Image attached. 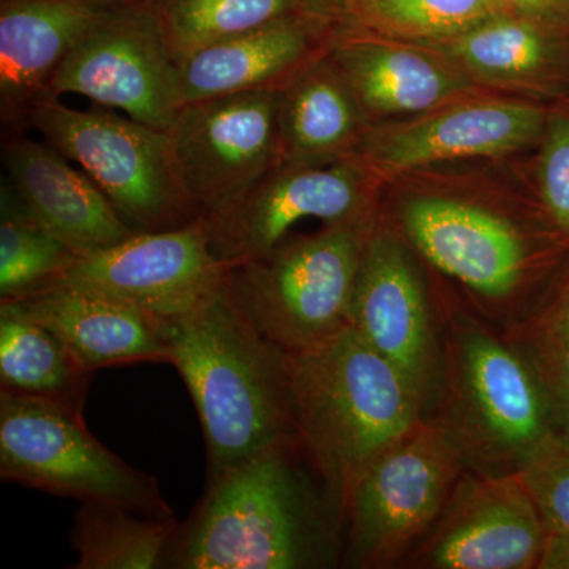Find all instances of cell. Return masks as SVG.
Returning <instances> with one entry per match:
<instances>
[{
    "label": "cell",
    "instance_id": "6da1fadb",
    "mask_svg": "<svg viewBox=\"0 0 569 569\" xmlns=\"http://www.w3.org/2000/svg\"><path fill=\"white\" fill-rule=\"evenodd\" d=\"M378 216L501 331L538 305L569 238L531 186L526 156L430 164L381 183Z\"/></svg>",
    "mask_w": 569,
    "mask_h": 569
},
{
    "label": "cell",
    "instance_id": "7a4b0ae2",
    "mask_svg": "<svg viewBox=\"0 0 569 569\" xmlns=\"http://www.w3.org/2000/svg\"><path fill=\"white\" fill-rule=\"evenodd\" d=\"M343 548L342 511L295 438L208 479L167 568H329Z\"/></svg>",
    "mask_w": 569,
    "mask_h": 569
},
{
    "label": "cell",
    "instance_id": "3957f363",
    "mask_svg": "<svg viewBox=\"0 0 569 569\" xmlns=\"http://www.w3.org/2000/svg\"><path fill=\"white\" fill-rule=\"evenodd\" d=\"M291 353L247 316L224 282L168 320V365L192 397L208 455V479L264 449L298 438L291 406Z\"/></svg>",
    "mask_w": 569,
    "mask_h": 569
},
{
    "label": "cell",
    "instance_id": "277c9868",
    "mask_svg": "<svg viewBox=\"0 0 569 569\" xmlns=\"http://www.w3.org/2000/svg\"><path fill=\"white\" fill-rule=\"evenodd\" d=\"M430 277L441 367L427 418L443 430L466 470L518 473L557 430L545 395L501 329L468 306L443 277L433 271Z\"/></svg>",
    "mask_w": 569,
    "mask_h": 569
},
{
    "label": "cell",
    "instance_id": "5b68a950",
    "mask_svg": "<svg viewBox=\"0 0 569 569\" xmlns=\"http://www.w3.org/2000/svg\"><path fill=\"white\" fill-rule=\"evenodd\" d=\"M290 369L299 443L343 515L355 479L425 410L399 370L350 325L291 355Z\"/></svg>",
    "mask_w": 569,
    "mask_h": 569
},
{
    "label": "cell",
    "instance_id": "8992f818",
    "mask_svg": "<svg viewBox=\"0 0 569 569\" xmlns=\"http://www.w3.org/2000/svg\"><path fill=\"white\" fill-rule=\"evenodd\" d=\"M377 213L287 236L268 252L228 268L239 305L277 347L302 353L347 328Z\"/></svg>",
    "mask_w": 569,
    "mask_h": 569
},
{
    "label": "cell",
    "instance_id": "52a82bcc",
    "mask_svg": "<svg viewBox=\"0 0 569 569\" xmlns=\"http://www.w3.org/2000/svg\"><path fill=\"white\" fill-rule=\"evenodd\" d=\"M28 123L97 183L134 233L174 230L204 216L182 186L164 130L73 110L56 97L40 100Z\"/></svg>",
    "mask_w": 569,
    "mask_h": 569
},
{
    "label": "cell",
    "instance_id": "ba28073f",
    "mask_svg": "<svg viewBox=\"0 0 569 569\" xmlns=\"http://www.w3.org/2000/svg\"><path fill=\"white\" fill-rule=\"evenodd\" d=\"M0 478L52 496L174 516L159 481L89 432L77 408L0 391Z\"/></svg>",
    "mask_w": 569,
    "mask_h": 569
},
{
    "label": "cell",
    "instance_id": "9c48e42d",
    "mask_svg": "<svg viewBox=\"0 0 569 569\" xmlns=\"http://www.w3.org/2000/svg\"><path fill=\"white\" fill-rule=\"evenodd\" d=\"M463 470L443 430L432 419L419 421L351 485L342 567H400L440 516Z\"/></svg>",
    "mask_w": 569,
    "mask_h": 569
},
{
    "label": "cell",
    "instance_id": "30bf717a",
    "mask_svg": "<svg viewBox=\"0 0 569 569\" xmlns=\"http://www.w3.org/2000/svg\"><path fill=\"white\" fill-rule=\"evenodd\" d=\"M348 325L399 370L429 417L441 367L432 277L378 213L359 266Z\"/></svg>",
    "mask_w": 569,
    "mask_h": 569
},
{
    "label": "cell",
    "instance_id": "8fae6325",
    "mask_svg": "<svg viewBox=\"0 0 569 569\" xmlns=\"http://www.w3.org/2000/svg\"><path fill=\"white\" fill-rule=\"evenodd\" d=\"M381 183L355 156L335 163L274 167L204 213L209 244L233 268L271 250L302 220L328 224L376 212Z\"/></svg>",
    "mask_w": 569,
    "mask_h": 569
},
{
    "label": "cell",
    "instance_id": "7c38bea8",
    "mask_svg": "<svg viewBox=\"0 0 569 569\" xmlns=\"http://www.w3.org/2000/svg\"><path fill=\"white\" fill-rule=\"evenodd\" d=\"M550 104L479 92L433 110L370 123L353 156L380 179L467 160L509 159L533 151Z\"/></svg>",
    "mask_w": 569,
    "mask_h": 569
},
{
    "label": "cell",
    "instance_id": "4fadbf2b",
    "mask_svg": "<svg viewBox=\"0 0 569 569\" xmlns=\"http://www.w3.org/2000/svg\"><path fill=\"white\" fill-rule=\"evenodd\" d=\"M77 93L168 130L182 108L179 66L140 0H122L59 66L47 96ZM43 100V99H41Z\"/></svg>",
    "mask_w": 569,
    "mask_h": 569
},
{
    "label": "cell",
    "instance_id": "5bb4252c",
    "mask_svg": "<svg viewBox=\"0 0 569 569\" xmlns=\"http://www.w3.org/2000/svg\"><path fill=\"white\" fill-rule=\"evenodd\" d=\"M548 526L518 473L463 470L447 505L400 567L538 569Z\"/></svg>",
    "mask_w": 569,
    "mask_h": 569
},
{
    "label": "cell",
    "instance_id": "9a60e30c",
    "mask_svg": "<svg viewBox=\"0 0 569 569\" xmlns=\"http://www.w3.org/2000/svg\"><path fill=\"white\" fill-rule=\"evenodd\" d=\"M280 91L263 89L182 104L168 134L182 186L203 213L276 167Z\"/></svg>",
    "mask_w": 569,
    "mask_h": 569
},
{
    "label": "cell",
    "instance_id": "2e32d148",
    "mask_svg": "<svg viewBox=\"0 0 569 569\" xmlns=\"http://www.w3.org/2000/svg\"><path fill=\"white\" fill-rule=\"evenodd\" d=\"M203 216L186 227L134 233L103 252L78 258L59 284L81 288L173 320L224 282Z\"/></svg>",
    "mask_w": 569,
    "mask_h": 569
},
{
    "label": "cell",
    "instance_id": "e0dca14e",
    "mask_svg": "<svg viewBox=\"0 0 569 569\" xmlns=\"http://www.w3.org/2000/svg\"><path fill=\"white\" fill-rule=\"evenodd\" d=\"M328 56L370 123L407 118L462 97L490 92L432 48L342 26Z\"/></svg>",
    "mask_w": 569,
    "mask_h": 569
},
{
    "label": "cell",
    "instance_id": "ac0fdd59",
    "mask_svg": "<svg viewBox=\"0 0 569 569\" xmlns=\"http://www.w3.org/2000/svg\"><path fill=\"white\" fill-rule=\"evenodd\" d=\"M337 31V22L299 13L208 44L179 63L182 104L283 89L328 54Z\"/></svg>",
    "mask_w": 569,
    "mask_h": 569
},
{
    "label": "cell",
    "instance_id": "d6986e66",
    "mask_svg": "<svg viewBox=\"0 0 569 569\" xmlns=\"http://www.w3.org/2000/svg\"><path fill=\"white\" fill-rule=\"evenodd\" d=\"M7 181L33 219L78 257L103 252L134 234L84 171L47 141L3 142Z\"/></svg>",
    "mask_w": 569,
    "mask_h": 569
},
{
    "label": "cell",
    "instance_id": "ffe728a7",
    "mask_svg": "<svg viewBox=\"0 0 569 569\" xmlns=\"http://www.w3.org/2000/svg\"><path fill=\"white\" fill-rule=\"evenodd\" d=\"M122 0H0V108L28 123L52 74L93 26Z\"/></svg>",
    "mask_w": 569,
    "mask_h": 569
},
{
    "label": "cell",
    "instance_id": "44dd1931",
    "mask_svg": "<svg viewBox=\"0 0 569 569\" xmlns=\"http://www.w3.org/2000/svg\"><path fill=\"white\" fill-rule=\"evenodd\" d=\"M427 47L447 56L486 91L545 104L569 100V33L500 14Z\"/></svg>",
    "mask_w": 569,
    "mask_h": 569
},
{
    "label": "cell",
    "instance_id": "7402d4cb",
    "mask_svg": "<svg viewBox=\"0 0 569 569\" xmlns=\"http://www.w3.org/2000/svg\"><path fill=\"white\" fill-rule=\"evenodd\" d=\"M10 302L58 336L89 372L168 362V320L126 302L70 284Z\"/></svg>",
    "mask_w": 569,
    "mask_h": 569
},
{
    "label": "cell",
    "instance_id": "603a6c76",
    "mask_svg": "<svg viewBox=\"0 0 569 569\" xmlns=\"http://www.w3.org/2000/svg\"><path fill=\"white\" fill-rule=\"evenodd\" d=\"M370 122L329 56L280 91L276 167L339 162L353 156Z\"/></svg>",
    "mask_w": 569,
    "mask_h": 569
},
{
    "label": "cell",
    "instance_id": "cb8c5ba5",
    "mask_svg": "<svg viewBox=\"0 0 569 569\" xmlns=\"http://www.w3.org/2000/svg\"><path fill=\"white\" fill-rule=\"evenodd\" d=\"M92 372L14 302H0V391L84 408Z\"/></svg>",
    "mask_w": 569,
    "mask_h": 569
},
{
    "label": "cell",
    "instance_id": "d4e9b609",
    "mask_svg": "<svg viewBox=\"0 0 569 569\" xmlns=\"http://www.w3.org/2000/svg\"><path fill=\"white\" fill-rule=\"evenodd\" d=\"M178 529L174 516L163 518L119 503L84 501L70 531L71 548L78 556L71 568H167Z\"/></svg>",
    "mask_w": 569,
    "mask_h": 569
},
{
    "label": "cell",
    "instance_id": "484cf974",
    "mask_svg": "<svg viewBox=\"0 0 569 569\" xmlns=\"http://www.w3.org/2000/svg\"><path fill=\"white\" fill-rule=\"evenodd\" d=\"M501 332L538 381L556 429L569 433V258L538 305Z\"/></svg>",
    "mask_w": 569,
    "mask_h": 569
},
{
    "label": "cell",
    "instance_id": "4316f807",
    "mask_svg": "<svg viewBox=\"0 0 569 569\" xmlns=\"http://www.w3.org/2000/svg\"><path fill=\"white\" fill-rule=\"evenodd\" d=\"M174 61L216 41L306 13L302 0H140Z\"/></svg>",
    "mask_w": 569,
    "mask_h": 569
},
{
    "label": "cell",
    "instance_id": "83f0119b",
    "mask_svg": "<svg viewBox=\"0 0 569 569\" xmlns=\"http://www.w3.org/2000/svg\"><path fill=\"white\" fill-rule=\"evenodd\" d=\"M78 254L31 216L7 179L0 187V302L62 282Z\"/></svg>",
    "mask_w": 569,
    "mask_h": 569
},
{
    "label": "cell",
    "instance_id": "f1b7e54d",
    "mask_svg": "<svg viewBox=\"0 0 569 569\" xmlns=\"http://www.w3.org/2000/svg\"><path fill=\"white\" fill-rule=\"evenodd\" d=\"M500 14L496 0H350L339 26L427 47L456 39Z\"/></svg>",
    "mask_w": 569,
    "mask_h": 569
},
{
    "label": "cell",
    "instance_id": "f546056e",
    "mask_svg": "<svg viewBox=\"0 0 569 569\" xmlns=\"http://www.w3.org/2000/svg\"><path fill=\"white\" fill-rule=\"evenodd\" d=\"M526 167L542 208L569 238V104H550L538 144L526 153Z\"/></svg>",
    "mask_w": 569,
    "mask_h": 569
},
{
    "label": "cell",
    "instance_id": "4dcf8cb0",
    "mask_svg": "<svg viewBox=\"0 0 569 569\" xmlns=\"http://www.w3.org/2000/svg\"><path fill=\"white\" fill-rule=\"evenodd\" d=\"M518 475L548 529L569 533V433L553 430Z\"/></svg>",
    "mask_w": 569,
    "mask_h": 569
},
{
    "label": "cell",
    "instance_id": "1f68e13d",
    "mask_svg": "<svg viewBox=\"0 0 569 569\" xmlns=\"http://www.w3.org/2000/svg\"><path fill=\"white\" fill-rule=\"evenodd\" d=\"M501 14L569 33V0H496Z\"/></svg>",
    "mask_w": 569,
    "mask_h": 569
},
{
    "label": "cell",
    "instance_id": "d6a6232c",
    "mask_svg": "<svg viewBox=\"0 0 569 569\" xmlns=\"http://www.w3.org/2000/svg\"><path fill=\"white\" fill-rule=\"evenodd\" d=\"M538 569H569V533L548 529Z\"/></svg>",
    "mask_w": 569,
    "mask_h": 569
},
{
    "label": "cell",
    "instance_id": "836d02e7",
    "mask_svg": "<svg viewBox=\"0 0 569 569\" xmlns=\"http://www.w3.org/2000/svg\"><path fill=\"white\" fill-rule=\"evenodd\" d=\"M306 13L339 24L350 0H302Z\"/></svg>",
    "mask_w": 569,
    "mask_h": 569
},
{
    "label": "cell",
    "instance_id": "e575fe53",
    "mask_svg": "<svg viewBox=\"0 0 569 569\" xmlns=\"http://www.w3.org/2000/svg\"><path fill=\"white\" fill-rule=\"evenodd\" d=\"M563 103H567V104H569V100H567V102H563Z\"/></svg>",
    "mask_w": 569,
    "mask_h": 569
}]
</instances>
